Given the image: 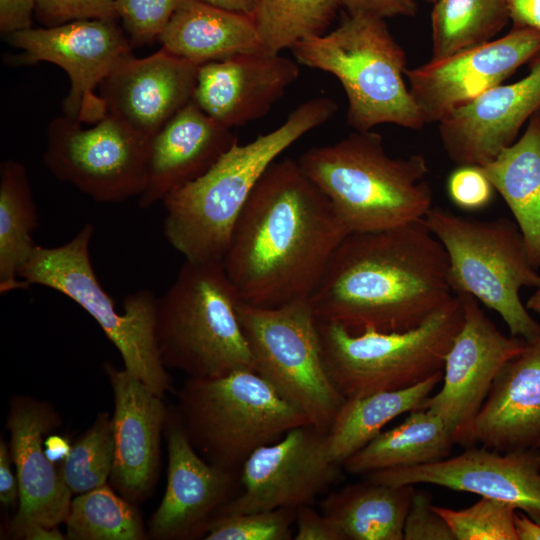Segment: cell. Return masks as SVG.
<instances>
[{
    "mask_svg": "<svg viewBox=\"0 0 540 540\" xmlns=\"http://www.w3.org/2000/svg\"><path fill=\"white\" fill-rule=\"evenodd\" d=\"M342 220L297 160L274 161L245 204L222 260L241 302L309 299L341 241Z\"/></svg>",
    "mask_w": 540,
    "mask_h": 540,
    "instance_id": "1",
    "label": "cell"
},
{
    "mask_svg": "<svg viewBox=\"0 0 540 540\" xmlns=\"http://www.w3.org/2000/svg\"><path fill=\"white\" fill-rule=\"evenodd\" d=\"M448 257L424 219L352 233L338 245L309 297L318 320L352 334L422 325L454 296Z\"/></svg>",
    "mask_w": 540,
    "mask_h": 540,
    "instance_id": "2",
    "label": "cell"
},
{
    "mask_svg": "<svg viewBox=\"0 0 540 540\" xmlns=\"http://www.w3.org/2000/svg\"><path fill=\"white\" fill-rule=\"evenodd\" d=\"M329 97L298 105L276 129L240 145L234 143L202 176L169 193L163 233L188 261H222L233 228L267 168L309 131L337 112Z\"/></svg>",
    "mask_w": 540,
    "mask_h": 540,
    "instance_id": "3",
    "label": "cell"
},
{
    "mask_svg": "<svg viewBox=\"0 0 540 540\" xmlns=\"http://www.w3.org/2000/svg\"><path fill=\"white\" fill-rule=\"evenodd\" d=\"M297 161L325 194L348 234L424 219L433 207L426 158L422 154L391 157L383 137L371 130L311 147Z\"/></svg>",
    "mask_w": 540,
    "mask_h": 540,
    "instance_id": "4",
    "label": "cell"
},
{
    "mask_svg": "<svg viewBox=\"0 0 540 540\" xmlns=\"http://www.w3.org/2000/svg\"><path fill=\"white\" fill-rule=\"evenodd\" d=\"M298 64L334 75L344 88L347 123L355 131L380 124L418 130L426 124L404 76L406 53L385 19L355 14L320 36L291 48Z\"/></svg>",
    "mask_w": 540,
    "mask_h": 540,
    "instance_id": "5",
    "label": "cell"
},
{
    "mask_svg": "<svg viewBox=\"0 0 540 540\" xmlns=\"http://www.w3.org/2000/svg\"><path fill=\"white\" fill-rule=\"evenodd\" d=\"M238 300L222 261L184 260L157 299L154 331L163 365L192 378L254 370Z\"/></svg>",
    "mask_w": 540,
    "mask_h": 540,
    "instance_id": "6",
    "label": "cell"
},
{
    "mask_svg": "<svg viewBox=\"0 0 540 540\" xmlns=\"http://www.w3.org/2000/svg\"><path fill=\"white\" fill-rule=\"evenodd\" d=\"M176 410L196 451L209 463L235 471L258 448L312 424L252 369L188 377L178 392Z\"/></svg>",
    "mask_w": 540,
    "mask_h": 540,
    "instance_id": "7",
    "label": "cell"
},
{
    "mask_svg": "<svg viewBox=\"0 0 540 540\" xmlns=\"http://www.w3.org/2000/svg\"><path fill=\"white\" fill-rule=\"evenodd\" d=\"M424 221L446 251L452 292L468 293L497 312L512 336L540 339V324L520 299L523 287L540 285V274L515 220L466 218L432 207Z\"/></svg>",
    "mask_w": 540,
    "mask_h": 540,
    "instance_id": "8",
    "label": "cell"
},
{
    "mask_svg": "<svg viewBox=\"0 0 540 540\" xmlns=\"http://www.w3.org/2000/svg\"><path fill=\"white\" fill-rule=\"evenodd\" d=\"M94 226L86 223L68 242L56 247L36 245L18 275L29 286L41 285L67 296L101 327L122 357L124 369L153 393L164 397L172 380L155 340L158 297L148 289L128 294L120 314L99 283L89 254Z\"/></svg>",
    "mask_w": 540,
    "mask_h": 540,
    "instance_id": "9",
    "label": "cell"
},
{
    "mask_svg": "<svg viewBox=\"0 0 540 540\" xmlns=\"http://www.w3.org/2000/svg\"><path fill=\"white\" fill-rule=\"evenodd\" d=\"M463 320L457 294L422 325L403 332L352 334L318 320L327 373L345 399L412 387L443 371Z\"/></svg>",
    "mask_w": 540,
    "mask_h": 540,
    "instance_id": "10",
    "label": "cell"
},
{
    "mask_svg": "<svg viewBox=\"0 0 540 540\" xmlns=\"http://www.w3.org/2000/svg\"><path fill=\"white\" fill-rule=\"evenodd\" d=\"M237 313L254 370L313 425L328 431L346 399L327 373L309 299L273 308L238 300Z\"/></svg>",
    "mask_w": 540,
    "mask_h": 540,
    "instance_id": "11",
    "label": "cell"
},
{
    "mask_svg": "<svg viewBox=\"0 0 540 540\" xmlns=\"http://www.w3.org/2000/svg\"><path fill=\"white\" fill-rule=\"evenodd\" d=\"M149 143L109 113L91 128L64 114L48 126L43 161L93 200L122 202L145 188Z\"/></svg>",
    "mask_w": 540,
    "mask_h": 540,
    "instance_id": "12",
    "label": "cell"
},
{
    "mask_svg": "<svg viewBox=\"0 0 540 540\" xmlns=\"http://www.w3.org/2000/svg\"><path fill=\"white\" fill-rule=\"evenodd\" d=\"M116 21L75 20L5 37L11 46L23 51L20 62L43 61L62 68L70 79L63 101L64 114L82 124H95L107 114L96 90L115 68L133 56V45Z\"/></svg>",
    "mask_w": 540,
    "mask_h": 540,
    "instance_id": "13",
    "label": "cell"
},
{
    "mask_svg": "<svg viewBox=\"0 0 540 540\" xmlns=\"http://www.w3.org/2000/svg\"><path fill=\"white\" fill-rule=\"evenodd\" d=\"M327 432L301 425L254 451L240 469L243 491L215 516L312 505L338 476L339 465L328 456Z\"/></svg>",
    "mask_w": 540,
    "mask_h": 540,
    "instance_id": "14",
    "label": "cell"
},
{
    "mask_svg": "<svg viewBox=\"0 0 540 540\" xmlns=\"http://www.w3.org/2000/svg\"><path fill=\"white\" fill-rule=\"evenodd\" d=\"M457 295L463 305V324L445 358L442 388L421 409L441 417L456 443L470 444L473 422L495 377L527 342L502 334L472 295Z\"/></svg>",
    "mask_w": 540,
    "mask_h": 540,
    "instance_id": "15",
    "label": "cell"
},
{
    "mask_svg": "<svg viewBox=\"0 0 540 540\" xmlns=\"http://www.w3.org/2000/svg\"><path fill=\"white\" fill-rule=\"evenodd\" d=\"M540 54V31L512 26L502 37L405 70L425 124L439 123Z\"/></svg>",
    "mask_w": 540,
    "mask_h": 540,
    "instance_id": "16",
    "label": "cell"
},
{
    "mask_svg": "<svg viewBox=\"0 0 540 540\" xmlns=\"http://www.w3.org/2000/svg\"><path fill=\"white\" fill-rule=\"evenodd\" d=\"M167 485L149 522L156 540L205 536L218 509L234 498L238 472L206 461L191 444L176 408H169L165 424Z\"/></svg>",
    "mask_w": 540,
    "mask_h": 540,
    "instance_id": "17",
    "label": "cell"
},
{
    "mask_svg": "<svg viewBox=\"0 0 540 540\" xmlns=\"http://www.w3.org/2000/svg\"><path fill=\"white\" fill-rule=\"evenodd\" d=\"M366 475V480L373 483H428L502 500L540 523V454L528 449L500 454L484 446L469 448L441 461Z\"/></svg>",
    "mask_w": 540,
    "mask_h": 540,
    "instance_id": "18",
    "label": "cell"
},
{
    "mask_svg": "<svg viewBox=\"0 0 540 540\" xmlns=\"http://www.w3.org/2000/svg\"><path fill=\"white\" fill-rule=\"evenodd\" d=\"M60 425L50 404L25 395L10 400L6 427L19 485V507L8 527L12 538L32 524L58 527L67 517L73 494L44 448L45 435Z\"/></svg>",
    "mask_w": 540,
    "mask_h": 540,
    "instance_id": "19",
    "label": "cell"
},
{
    "mask_svg": "<svg viewBox=\"0 0 540 540\" xmlns=\"http://www.w3.org/2000/svg\"><path fill=\"white\" fill-rule=\"evenodd\" d=\"M114 397L112 415L114 461L110 485L133 504L154 490L160 467V443L169 408L125 369L105 362Z\"/></svg>",
    "mask_w": 540,
    "mask_h": 540,
    "instance_id": "20",
    "label": "cell"
},
{
    "mask_svg": "<svg viewBox=\"0 0 540 540\" xmlns=\"http://www.w3.org/2000/svg\"><path fill=\"white\" fill-rule=\"evenodd\" d=\"M199 65L162 48L122 62L99 86L107 113L150 141L193 98Z\"/></svg>",
    "mask_w": 540,
    "mask_h": 540,
    "instance_id": "21",
    "label": "cell"
},
{
    "mask_svg": "<svg viewBox=\"0 0 540 540\" xmlns=\"http://www.w3.org/2000/svg\"><path fill=\"white\" fill-rule=\"evenodd\" d=\"M540 109V54L530 72L511 84H500L438 123L449 159L457 166H484L516 141L523 124Z\"/></svg>",
    "mask_w": 540,
    "mask_h": 540,
    "instance_id": "22",
    "label": "cell"
},
{
    "mask_svg": "<svg viewBox=\"0 0 540 540\" xmlns=\"http://www.w3.org/2000/svg\"><path fill=\"white\" fill-rule=\"evenodd\" d=\"M299 74L298 62L280 53L238 54L200 65L192 99L231 129L266 115Z\"/></svg>",
    "mask_w": 540,
    "mask_h": 540,
    "instance_id": "23",
    "label": "cell"
},
{
    "mask_svg": "<svg viewBox=\"0 0 540 540\" xmlns=\"http://www.w3.org/2000/svg\"><path fill=\"white\" fill-rule=\"evenodd\" d=\"M237 141L230 128L209 117L192 99L150 140L138 205L149 208L199 178Z\"/></svg>",
    "mask_w": 540,
    "mask_h": 540,
    "instance_id": "24",
    "label": "cell"
},
{
    "mask_svg": "<svg viewBox=\"0 0 540 540\" xmlns=\"http://www.w3.org/2000/svg\"><path fill=\"white\" fill-rule=\"evenodd\" d=\"M540 441V339L527 343L495 377L473 422L470 444L501 452Z\"/></svg>",
    "mask_w": 540,
    "mask_h": 540,
    "instance_id": "25",
    "label": "cell"
},
{
    "mask_svg": "<svg viewBox=\"0 0 540 540\" xmlns=\"http://www.w3.org/2000/svg\"><path fill=\"white\" fill-rule=\"evenodd\" d=\"M158 40L162 48L199 66L263 51L251 17L198 0H181Z\"/></svg>",
    "mask_w": 540,
    "mask_h": 540,
    "instance_id": "26",
    "label": "cell"
},
{
    "mask_svg": "<svg viewBox=\"0 0 540 540\" xmlns=\"http://www.w3.org/2000/svg\"><path fill=\"white\" fill-rule=\"evenodd\" d=\"M482 169L518 224L532 264L540 268V109L521 137Z\"/></svg>",
    "mask_w": 540,
    "mask_h": 540,
    "instance_id": "27",
    "label": "cell"
},
{
    "mask_svg": "<svg viewBox=\"0 0 540 540\" xmlns=\"http://www.w3.org/2000/svg\"><path fill=\"white\" fill-rule=\"evenodd\" d=\"M415 489L366 481L329 493L321 512L343 540H403V528Z\"/></svg>",
    "mask_w": 540,
    "mask_h": 540,
    "instance_id": "28",
    "label": "cell"
},
{
    "mask_svg": "<svg viewBox=\"0 0 540 540\" xmlns=\"http://www.w3.org/2000/svg\"><path fill=\"white\" fill-rule=\"evenodd\" d=\"M453 433L445 421L426 409L411 411L398 426L381 432L344 463L351 474L433 463L448 458Z\"/></svg>",
    "mask_w": 540,
    "mask_h": 540,
    "instance_id": "29",
    "label": "cell"
},
{
    "mask_svg": "<svg viewBox=\"0 0 540 540\" xmlns=\"http://www.w3.org/2000/svg\"><path fill=\"white\" fill-rule=\"evenodd\" d=\"M442 379L439 371L412 387L346 399L327 432L329 459L343 465L391 420L421 409Z\"/></svg>",
    "mask_w": 540,
    "mask_h": 540,
    "instance_id": "30",
    "label": "cell"
},
{
    "mask_svg": "<svg viewBox=\"0 0 540 540\" xmlns=\"http://www.w3.org/2000/svg\"><path fill=\"white\" fill-rule=\"evenodd\" d=\"M39 216L25 166L9 159L0 166V293L27 289L18 279L31 256Z\"/></svg>",
    "mask_w": 540,
    "mask_h": 540,
    "instance_id": "31",
    "label": "cell"
},
{
    "mask_svg": "<svg viewBox=\"0 0 540 540\" xmlns=\"http://www.w3.org/2000/svg\"><path fill=\"white\" fill-rule=\"evenodd\" d=\"M511 21L507 0H437L431 13V60L483 45Z\"/></svg>",
    "mask_w": 540,
    "mask_h": 540,
    "instance_id": "32",
    "label": "cell"
},
{
    "mask_svg": "<svg viewBox=\"0 0 540 540\" xmlns=\"http://www.w3.org/2000/svg\"><path fill=\"white\" fill-rule=\"evenodd\" d=\"M72 540H142L146 538L134 504L108 483L72 499L64 521Z\"/></svg>",
    "mask_w": 540,
    "mask_h": 540,
    "instance_id": "33",
    "label": "cell"
},
{
    "mask_svg": "<svg viewBox=\"0 0 540 540\" xmlns=\"http://www.w3.org/2000/svg\"><path fill=\"white\" fill-rule=\"evenodd\" d=\"M339 0H258L252 20L263 51L279 54L298 41L326 33Z\"/></svg>",
    "mask_w": 540,
    "mask_h": 540,
    "instance_id": "34",
    "label": "cell"
},
{
    "mask_svg": "<svg viewBox=\"0 0 540 540\" xmlns=\"http://www.w3.org/2000/svg\"><path fill=\"white\" fill-rule=\"evenodd\" d=\"M113 461L112 418L107 413H99L93 424L70 447L60 471L72 494H81L107 483Z\"/></svg>",
    "mask_w": 540,
    "mask_h": 540,
    "instance_id": "35",
    "label": "cell"
},
{
    "mask_svg": "<svg viewBox=\"0 0 540 540\" xmlns=\"http://www.w3.org/2000/svg\"><path fill=\"white\" fill-rule=\"evenodd\" d=\"M432 507L448 524L455 540H518L514 524L517 508L508 502L482 497L461 510Z\"/></svg>",
    "mask_w": 540,
    "mask_h": 540,
    "instance_id": "36",
    "label": "cell"
},
{
    "mask_svg": "<svg viewBox=\"0 0 540 540\" xmlns=\"http://www.w3.org/2000/svg\"><path fill=\"white\" fill-rule=\"evenodd\" d=\"M296 508L216 515L209 522L206 540H289L294 538Z\"/></svg>",
    "mask_w": 540,
    "mask_h": 540,
    "instance_id": "37",
    "label": "cell"
},
{
    "mask_svg": "<svg viewBox=\"0 0 540 540\" xmlns=\"http://www.w3.org/2000/svg\"><path fill=\"white\" fill-rule=\"evenodd\" d=\"M181 0H116V12L133 46L159 38Z\"/></svg>",
    "mask_w": 540,
    "mask_h": 540,
    "instance_id": "38",
    "label": "cell"
},
{
    "mask_svg": "<svg viewBox=\"0 0 540 540\" xmlns=\"http://www.w3.org/2000/svg\"><path fill=\"white\" fill-rule=\"evenodd\" d=\"M116 0H36L35 17L44 27L83 19L117 20Z\"/></svg>",
    "mask_w": 540,
    "mask_h": 540,
    "instance_id": "39",
    "label": "cell"
},
{
    "mask_svg": "<svg viewBox=\"0 0 540 540\" xmlns=\"http://www.w3.org/2000/svg\"><path fill=\"white\" fill-rule=\"evenodd\" d=\"M495 189L481 166L461 165L447 179V193L455 206L465 211L486 208Z\"/></svg>",
    "mask_w": 540,
    "mask_h": 540,
    "instance_id": "40",
    "label": "cell"
},
{
    "mask_svg": "<svg viewBox=\"0 0 540 540\" xmlns=\"http://www.w3.org/2000/svg\"><path fill=\"white\" fill-rule=\"evenodd\" d=\"M404 540H455L445 520L434 511L430 496L413 493L403 528Z\"/></svg>",
    "mask_w": 540,
    "mask_h": 540,
    "instance_id": "41",
    "label": "cell"
},
{
    "mask_svg": "<svg viewBox=\"0 0 540 540\" xmlns=\"http://www.w3.org/2000/svg\"><path fill=\"white\" fill-rule=\"evenodd\" d=\"M295 540H343L334 523L312 505L296 508Z\"/></svg>",
    "mask_w": 540,
    "mask_h": 540,
    "instance_id": "42",
    "label": "cell"
},
{
    "mask_svg": "<svg viewBox=\"0 0 540 540\" xmlns=\"http://www.w3.org/2000/svg\"><path fill=\"white\" fill-rule=\"evenodd\" d=\"M348 14H367L380 18L413 17L418 11L416 0H339Z\"/></svg>",
    "mask_w": 540,
    "mask_h": 540,
    "instance_id": "43",
    "label": "cell"
},
{
    "mask_svg": "<svg viewBox=\"0 0 540 540\" xmlns=\"http://www.w3.org/2000/svg\"><path fill=\"white\" fill-rule=\"evenodd\" d=\"M36 0H0V31L6 36L32 28Z\"/></svg>",
    "mask_w": 540,
    "mask_h": 540,
    "instance_id": "44",
    "label": "cell"
},
{
    "mask_svg": "<svg viewBox=\"0 0 540 540\" xmlns=\"http://www.w3.org/2000/svg\"><path fill=\"white\" fill-rule=\"evenodd\" d=\"M9 443L0 441V502L3 506H15L19 501V485L17 475L12 469Z\"/></svg>",
    "mask_w": 540,
    "mask_h": 540,
    "instance_id": "45",
    "label": "cell"
},
{
    "mask_svg": "<svg viewBox=\"0 0 540 540\" xmlns=\"http://www.w3.org/2000/svg\"><path fill=\"white\" fill-rule=\"evenodd\" d=\"M512 26L540 31V0H507Z\"/></svg>",
    "mask_w": 540,
    "mask_h": 540,
    "instance_id": "46",
    "label": "cell"
},
{
    "mask_svg": "<svg viewBox=\"0 0 540 540\" xmlns=\"http://www.w3.org/2000/svg\"><path fill=\"white\" fill-rule=\"evenodd\" d=\"M208 5L252 18L258 0H198Z\"/></svg>",
    "mask_w": 540,
    "mask_h": 540,
    "instance_id": "47",
    "label": "cell"
},
{
    "mask_svg": "<svg viewBox=\"0 0 540 540\" xmlns=\"http://www.w3.org/2000/svg\"><path fill=\"white\" fill-rule=\"evenodd\" d=\"M514 524L518 540H540V523L516 513Z\"/></svg>",
    "mask_w": 540,
    "mask_h": 540,
    "instance_id": "48",
    "label": "cell"
},
{
    "mask_svg": "<svg viewBox=\"0 0 540 540\" xmlns=\"http://www.w3.org/2000/svg\"><path fill=\"white\" fill-rule=\"evenodd\" d=\"M66 537L58 530V527H46L41 524L27 526L19 539L26 540H63Z\"/></svg>",
    "mask_w": 540,
    "mask_h": 540,
    "instance_id": "49",
    "label": "cell"
},
{
    "mask_svg": "<svg viewBox=\"0 0 540 540\" xmlns=\"http://www.w3.org/2000/svg\"><path fill=\"white\" fill-rule=\"evenodd\" d=\"M44 445L47 448L45 449L46 453L52 461L58 459L60 456L64 459L71 447L65 439L59 436L46 438Z\"/></svg>",
    "mask_w": 540,
    "mask_h": 540,
    "instance_id": "50",
    "label": "cell"
},
{
    "mask_svg": "<svg viewBox=\"0 0 540 540\" xmlns=\"http://www.w3.org/2000/svg\"><path fill=\"white\" fill-rule=\"evenodd\" d=\"M535 289V292L529 297L525 306L528 310H531L540 316V285Z\"/></svg>",
    "mask_w": 540,
    "mask_h": 540,
    "instance_id": "51",
    "label": "cell"
},
{
    "mask_svg": "<svg viewBox=\"0 0 540 540\" xmlns=\"http://www.w3.org/2000/svg\"><path fill=\"white\" fill-rule=\"evenodd\" d=\"M425 1H427V2H429V3H432V4H433V3H434V2H436L437 0H425Z\"/></svg>",
    "mask_w": 540,
    "mask_h": 540,
    "instance_id": "52",
    "label": "cell"
},
{
    "mask_svg": "<svg viewBox=\"0 0 540 540\" xmlns=\"http://www.w3.org/2000/svg\"><path fill=\"white\" fill-rule=\"evenodd\" d=\"M535 448H540V441L537 443V445L535 446Z\"/></svg>",
    "mask_w": 540,
    "mask_h": 540,
    "instance_id": "53",
    "label": "cell"
}]
</instances>
